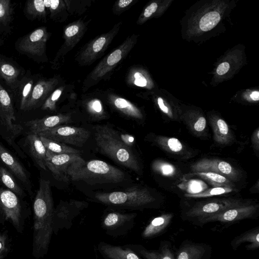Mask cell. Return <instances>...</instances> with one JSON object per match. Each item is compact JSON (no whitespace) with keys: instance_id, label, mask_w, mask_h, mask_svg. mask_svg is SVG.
Returning a JSON list of instances; mask_svg holds the SVG:
<instances>
[{"instance_id":"31","label":"cell","mask_w":259,"mask_h":259,"mask_svg":"<svg viewBox=\"0 0 259 259\" xmlns=\"http://www.w3.org/2000/svg\"><path fill=\"white\" fill-rule=\"evenodd\" d=\"M19 74V70L14 66L5 61H0V76L8 85H14Z\"/></svg>"},{"instance_id":"35","label":"cell","mask_w":259,"mask_h":259,"mask_svg":"<svg viewBox=\"0 0 259 259\" xmlns=\"http://www.w3.org/2000/svg\"><path fill=\"white\" fill-rule=\"evenodd\" d=\"M156 141L162 147H165L166 150L174 153H179L183 149V144L176 138L159 137L156 139Z\"/></svg>"},{"instance_id":"42","label":"cell","mask_w":259,"mask_h":259,"mask_svg":"<svg viewBox=\"0 0 259 259\" xmlns=\"http://www.w3.org/2000/svg\"><path fill=\"white\" fill-rule=\"evenodd\" d=\"M207 186L203 182L192 180L188 184L187 191L188 194H196L205 190Z\"/></svg>"},{"instance_id":"47","label":"cell","mask_w":259,"mask_h":259,"mask_svg":"<svg viewBox=\"0 0 259 259\" xmlns=\"http://www.w3.org/2000/svg\"><path fill=\"white\" fill-rule=\"evenodd\" d=\"M206 127V119L203 117H200L194 123L193 125L194 130L197 132H201L204 131Z\"/></svg>"},{"instance_id":"14","label":"cell","mask_w":259,"mask_h":259,"mask_svg":"<svg viewBox=\"0 0 259 259\" xmlns=\"http://www.w3.org/2000/svg\"><path fill=\"white\" fill-rule=\"evenodd\" d=\"M49 38L45 27L38 28L25 36L19 44V49L27 53L40 56L45 51Z\"/></svg>"},{"instance_id":"24","label":"cell","mask_w":259,"mask_h":259,"mask_svg":"<svg viewBox=\"0 0 259 259\" xmlns=\"http://www.w3.org/2000/svg\"><path fill=\"white\" fill-rule=\"evenodd\" d=\"M248 243L245 246L247 250H255L259 248V226L253 227L235 236L230 242L233 250H237L241 244Z\"/></svg>"},{"instance_id":"9","label":"cell","mask_w":259,"mask_h":259,"mask_svg":"<svg viewBox=\"0 0 259 259\" xmlns=\"http://www.w3.org/2000/svg\"><path fill=\"white\" fill-rule=\"evenodd\" d=\"M136 213H125L111 210L103 215L101 226L105 233L113 237L127 235L134 228Z\"/></svg>"},{"instance_id":"13","label":"cell","mask_w":259,"mask_h":259,"mask_svg":"<svg viewBox=\"0 0 259 259\" xmlns=\"http://www.w3.org/2000/svg\"><path fill=\"white\" fill-rule=\"evenodd\" d=\"M193 172H212L221 175L231 181L239 179V171L230 163L217 159H203L191 166Z\"/></svg>"},{"instance_id":"41","label":"cell","mask_w":259,"mask_h":259,"mask_svg":"<svg viewBox=\"0 0 259 259\" xmlns=\"http://www.w3.org/2000/svg\"><path fill=\"white\" fill-rule=\"evenodd\" d=\"M33 87V81L30 80L27 82L22 90L21 100L20 109L24 110L27 102L31 94Z\"/></svg>"},{"instance_id":"40","label":"cell","mask_w":259,"mask_h":259,"mask_svg":"<svg viewBox=\"0 0 259 259\" xmlns=\"http://www.w3.org/2000/svg\"><path fill=\"white\" fill-rule=\"evenodd\" d=\"M128 81L135 85L144 87L147 85V80L143 73L132 70L128 76Z\"/></svg>"},{"instance_id":"38","label":"cell","mask_w":259,"mask_h":259,"mask_svg":"<svg viewBox=\"0 0 259 259\" xmlns=\"http://www.w3.org/2000/svg\"><path fill=\"white\" fill-rule=\"evenodd\" d=\"M63 88H60L54 91L46 100L42 106L43 110L54 111L56 109V103L60 97Z\"/></svg>"},{"instance_id":"20","label":"cell","mask_w":259,"mask_h":259,"mask_svg":"<svg viewBox=\"0 0 259 259\" xmlns=\"http://www.w3.org/2000/svg\"><path fill=\"white\" fill-rule=\"evenodd\" d=\"M71 120L69 115L58 114L46 116L40 119L28 121L25 123L31 134H38L47 130L63 125Z\"/></svg>"},{"instance_id":"46","label":"cell","mask_w":259,"mask_h":259,"mask_svg":"<svg viewBox=\"0 0 259 259\" xmlns=\"http://www.w3.org/2000/svg\"><path fill=\"white\" fill-rule=\"evenodd\" d=\"M8 251V244L7 236L0 234V259H3Z\"/></svg>"},{"instance_id":"30","label":"cell","mask_w":259,"mask_h":259,"mask_svg":"<svg viewBox=\"0 0 259 259\" xmlns=\"http://www.w3.org/2000/svg\"><path fill=\"white\" fill-rule=\"evenodd\" d=\"M0 181L8 189L17 196L23 197L25 195L23 190L19 186L12 174L4 167L0 166Z\"/></svg>"},{"instance_id":"10","label":"cell","mask_w":259,"mask_h":259,"mask_svg":"<svg viewBox=\"0 0 259 259\" xmlns=\"http://www.w3.org/2000/svg\"><path fill=\"white\" fill-rule=\"evenodd\" d=\"M37 135L66 145L82 147L89 138L90 133L83 127L62 125Z\"/></svg>"},{"instance_id":"12","label":"cell","mask_w":259,"mask_h":259,"mask_svg":"<svg viewBox=\"0 0 259 259\" xmlns=\"http://www.w3.org/2000/svg\"><path fill=\"white\" fill-rule=\"evenodd\" d=\"M0 209L7 220L20 230L22 223V207L18 196L9 189L0 187Z\"/></svg>"},{"instance_id":"11","label":"cell","mask_w":259,"mask_h":259,"mask_svg":"<svg viewBox=\"0 0 259 259\" xmlns=\"http://www.w3.org/2000/svg\"><path fill=\"white\" fill-rule=\"evenodd\" d=\"M83 160L78 154H54L47 151L46 165L55 179L67 182L69 177L67 170L72 164Z\"/></svg>"},{"instance_id":"15","label":"cell","mask_w":259,"mask_h":259,"mask_svg":"<svg viewBox=\"0 0 259 259\" xmlns=\"http://www.w3.org/2000/svg\"><path fill=\"white\" fill-rule=\"evenodd\" d=\"M212 251L211 246L207 243L186 239L181 243L175 257L176 259H210Z\"/></svg>"},{"instance_id":"36","label":"cell","mask_w":259,"mask_h":259,"mask_svg":"<svg viewBox=\"0 0 259 259\" xmlns=\"http://www.w3.org/2000/svg\"><path fill=\"white\" fill-rule=\"evenodd\" d=\"M44 4L46 8H48L52 18H57L59 14L65 12V8L64 2L61 0H45Z\"/></svg>"},{"instance_id":"17","label":"cell","mask_w":259,"mask_h":259,"mask_svg":"<svg viewBox=\"0 0 259 259\" xmlns=\"http://www.w3.org/2000/svg\"><path fill=\"white\" fill-rule=\"evenodd\" d=\"M128 246L143 259H176L171 243L160 241L157 249H148L138 244H129Z\"/></svg>"},{"instance_id":"44","label":"cell","mask_w":259,"mask_h":259,"mask_svg":"<svg viewBox=\"0 0 259 259\" xmlns=\"http://www.w3.org/2000/svg\"><path fill=\"white\" fill-rule=\"evenodd\" d=\"M135 2L134 0H119L113 6V11L115 14H119L127 9Z\"/></svg>"},{"instance_id":"50","label":"cell","mask_w":259,"mask_h":259,"mask_svg":"<svg viewBox=\"0 0 259 259\" xmlns=\"http://www.w3.org/2000/svg\"><path fill=\"white\" fill-rule=\"evenodd\" d=\"M250 97L253 101H257L259 100V92L257 91H253L251 93Z\"/></svg>"},{"instance_id":"34","label":"cell","mask_w":259,"mask_h":259,"mask_svg":"<svg viewBox=\"0 0 259 259\" xmlns=\"http://www.w3.org/2000/svg\"><path fill=\"white\" fill-rule=\"evenodd\" d=\"M26 10L29 14L35 17L44 18L46 15L44 0L28 1L26 4Z\"/></svg>"},{"instance_id":"8","label":"cell","mask_w":259,"mask_h":259,"mask_svg":"<svg viewBox=\"0 0 259 259\" xmlns=\"http://www.w3.org/2000/svg\"><path fill=\"white\" fill-rule=\"evenodd\" d=\"M122 22L114 25L108 32L91 40L82 48L76 60L81 65H89L101 57L118 33Z\"/></svg>"},{"instance_id":"19","label":"cell","mask_w":259,"mask_h":259,"mask_svg":"<svg viewBox=\"0 0 259 259\" xmlns=\"http://www.w3.org/2000/svg\"><path fill=\"white\" fill-rule=\"evenodd\" d=\"M97 250L104 259H143L128 244L115 245L101 241L98 244Z\"/></svg>"},{"instance_id":"16","label":"cell","mask_w":259,"mask_h":259,"mask_svg":"<svg viewBox=\"0 0 259 259\" xmlns=\"http://www.w3.org/2000/svg\"><path fill=\"white\" fill-rule=\"evenodd\" d=\"M0 118L7 130L13 136L19 134L22 130V127L19 124H14L16 118L12 101L11 98L0 83Z\"/></svg>"},{"instance_id":"2","label":"cell","mask_w":259,"mask_h":259,"mask_svg":"<svg viewBox=\"0 0 259 259\" xmlns=\"http://www.w3.org/2000/svg\"><path fill=\"white\" fill-rule=\"evenodd\" d=\"M95 128V139L100 151L116 163L140 174L137 157L118 133L107 125H97Z\"/></svg>"},{"instance_id":"22","label":"cell","mask_w":259,"mask_h":259,"mask_svg":"<svg viewBox=\"0 0 259 259\" xmlns=\"http://www.w3.org/2000/svg\"><path fill=\"white\" fill-rule=\"evenodd\" d=\"M0 159L27 190H30V182L25 169L18 160L1 144Z\"/></svg>"},{"instance_id":"27","label":"cell","mask_w":259,"mask_h":259,"mask_svg":"<svg viewBox=\"0 0 259 259\" xmlns=\"http://www.w3.org/2000/svg\"><path fill=\"white\" fill-rule=\"evenodd\" d=\"M111 101L113 105L127 116L137 119H141L143 118V115L140 110L126 99L115 97H113Z\"/></svg>"},{"instance_id":"5","label":"cell","mask_w":259,"mask_h":259,"mask_svg":"<svg viewBox=\"0 0 259 259\" xmlns=\"http://www.w3.org/2000/svg\"><path fill=\"white\" fill-rule=\"evenodd\" d=\"M137 40V36L133 34L116 49L107 55L87 76L83 83V90L98 83L101 80L107 78L113 69L123 61L134 48Z\"/></svg>"},{"instance_id":"23","label":"cell","mask_w":259,"mask_h":259,"mask_svg":"<svg viewBox=\"0 0 259 259\" xmlns=\"http://www.w3.org/2000/svg\"><path fill=\"white\" fill-rule=\"evenodd\" d=\"M57 80H40L32 88L24 110H30L39 106L55 87Z\"/></svg>"},{"instance_id":"29","label":"cell","mask_w":259,"mask_h":259,"mask_svg":"<svg viewBox=\"0 0 259 259\" xmlns=\"http://www.w3.org/2000/svg\"><path fill=\"white\" fill-rule=\"evenodd\" d=\"M193 175H196L208 182L214 187H233L232 181L228 178L217 173L212 172L199 171L194 172Z\"/></svg>"},{"instance_id":"25","label":"cell","mask_w":259,"mask_h":259,"mask_svg":"<svg viewBox=\"0 0 259 259\" xmlns=\"http://www.w3.org/2000/svg\"><path fill=\"white\" fill-rule=\"evenodd\" d=\"M29 152L37 165L42 169L47 170L46 165L47 149L42 143L39 136L31 134L26 138Z\"/></svg>"},{"instance_id":"3","label":"cell","mask_w":259,"mask_h":259,"mask_svg":"<svg viewBox=\"0 0 259 259\" xmlns=\"http://www.w3.org/2000/svg\"><path fill=\"white\" fill-rule=\"evenodd\" d=\"M67 175L72 181L89 184L118 183L125 177L121 170L100 160L75 163L69 167Z\"/></svg>"},{"instance_id":"1","label":"cell","mask_w":259,"mask_h":259,"mask_svg":"<svg viewBox=\"0 0 259 259\" xmlns=\"http://www.w3.org/2000/svg\"><path fill=\"white\" fill-rule=\"evenodd\" d=\"M33 254L36 257L47 253L53 232L54 205L50 182L40 179L33 202Z\"/></svg>"},{"instance_id":"18","label":"cell","mask_w":259,"mask_h":259,"mask_svg":"<svg viewBox=\"0 0 259 259\" xmlns=\"http://www.w3.org/2000/svg\"><path fill=\"white\" fill-rule=\"evenodd\" d=\"M86 29L85 24L80 20L67 25L64 32V42L58 52L57 57L63 56L72 49L83 36Z\"/></svg>"},{"instance_id":"33","label":"cell","mask_w":259,"mask_h":259,"mask_svg":"<svg viewBox=\"0 0 259 259\" xmlns=\"http://www.w3.org/2000/svg\"><path fill=\"white\" fill-rule=\"evenodd\" d=\"M234 190L233 187H213L196 194H186L185 196L188 198H205L229 193Z\"/></svg>"},{"instance_id":"43","label":"cell","mask_w":259,"mask_h":259,"mask_svg":"<svg viewBox=\"0 0 259 259\" xmlns=\"http://www.w3.org/2000/svg\"><path fill=\"white\" fill-rule=\"evenodd\" d=\"M158 5L156 3H152L149 5L140 15L137 23L140 24L147 19L150 18L156 11Z\"/></svg>"},{"instance_id":"49","label":"cell","mask_w":259,"mask_h":259,"mask_svg":"<svg viewBox=\"0 0 259 259\" xmlns=\"http://www.w3.org/2000/svg\"><path fill=\"white\" fill-rule=\"evenodd\" d=\"M157 103L161 110L164 113L169 115V110L167 106L165 104L163 99L159 97L157 99Z\"/></svg>"},{"instance_id":"21","label":"cell","mask_w":259,"mask_h":259,"mask_svg":"<svg viewBox=\"0 0 259 259\" xmlns=\"http://www.w3.org/2000/svg\"><path fill=\"white\" fill-rule=\"evenodd\" d=\"M174 216L171 213H166L152 219L142 230V238L151 239L164 233L169 227Z\"/></svg>"},{"instance_id":"28","label":"cell","mask_w":259,"mask_h":259,"mask_svg":"<svg viewBox=\"0 0 259 259\" xmlns=\"http://www.w3.org/2000/svg\"><path fill=\"white\" fill-rule=\"evenodd\" d=\"M40 139L47 149V151L54 154H78L80 151L64 143L51 140L41 136Z\"/></svg>"},{"instance_id":"6","label":"cell","mask_w":259,"mask_h":259,"mask_svg":"<svg viewBox=\"0 0 259 259\" xmlns=\"http://www.w3.org/2000/svg\"><path fill=\"white\" fill-rule=\"evenodd\" d=\"M247 202L232 198L199 202L183 210L181 216L183 221H188L194 225L202 219Z\"/></svg>"},{"instance_id":"39","label":"cell","mask_w":259,"mask_h":259,"mask_svg":"<svg viewBox=\"0 0 259 259\" xmlns=\"http://www.w3.org/2000/svg\"><path fill=\"white\" fill-rule=\"evenodd\" d=\"M12 8L9 0H0V24H5L10 19Z\"/></svg>"},{"instance_id":"4","label":"cell","mask_w":259,"mask_h":259,"mask_svg":"<svg viewBox=\"0 0 259 259\" xmlns=\"http://www.w3.org/2000/svg\"><path fill=\"white\" fill-rule=\"evenodd\" d=\"M95 198L104 204L118 208L141 209L151 206L156 199L145 188L135 187L124 191L98 193Z\"/></svg>"},{"instance_id":"7","label":"cell","mask_w":259,"mask_h":259,"mask_svg":"<svg viewBox=\"0 0 259 259\" xmlns=\"http://www.w3.org/2000/svg\"><path fill=\"white\" fill-rule=\"evenodd\" d=\"M259 205L247 202L202 219L194 225L203 227L209 223L219 222L228 226L245 219H255L258 216Z\"/></svg>"},{"instance_id":"26","label":"cell","mask_w":259,"mask_h":259,"mask_svg":"<svg viewBox=\"0 0 259 259\" xmlns=\"http://www.w3.org/2000/svg\"><path fill=\"white\" fill-rule=\"evenodd\" d=\"M214 140L219 144L229 143L232 140V134L227 123L222 119L218 118L211 120Z\"/></svg>"},{"instance_id":"37","label":"cell","mask_w":259,"mask_h":259,"mask_svg":"<svg viewBox=\"0 0 259 259\" xmlns=\"http://www.w3.org/2000/svg\"><path fill=\"white\" fill-rule=\"evenodd\" d=\"M152 167L155 171L164 176H172L176 172V168L173 165L163 161H155L152 164Z\"/></svg>"},{"instance_id":"45","label":"cell","mask_w":259,"mask_h":259,"mask_svg":"<svg viewBox=\"0 0 259 259\" xmlns=\"http://www.w3.org/2000/svg\"><path fill=\"white\" fill-rule=\"evenodd\" d=\"M89 108L91 112L94 115L100 116L103 114L102 106L98 100L95 99L91 101L89 105Z\"/></svg>"},{"instance_id":"48","label":"cell","mask_w":259,"mask_h":259,"mask_svg":"<svg viewBox=\"0 0 259 259\" xmlns=\"http://www.w3.org/2000/svg\"><path fill=\"white\" fill-rule=\"evenodd\" d=\"M230 69V65L227 62L221 63L217 69V73L220 75L226 74Z\"/></svg>"},{"instance_id":"32","label":"cell","mask_w":259,"mask_h":259,"mask_svg":"<svg viewBox=\"0 0 259 259\" xmlns=\"http://www.w3.org/2000/svg\"><path fill=\"white\" fill-rule=\"evenodd\" d=\"M221 19L220 14L216 11H211L205 14L200 19L199 26L201 30L208 31L219 23Z\"/></svg>"}]
</instances>
